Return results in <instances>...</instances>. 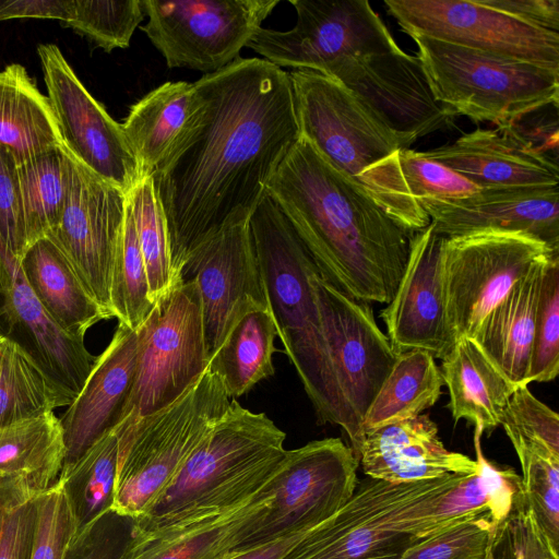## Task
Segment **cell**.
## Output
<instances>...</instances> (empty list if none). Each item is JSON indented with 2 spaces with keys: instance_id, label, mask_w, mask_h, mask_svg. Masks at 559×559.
<instances>
[{
  "instance_id": "6da1fadb",
  "label": "cell",
  "mask_w": 559,
  "mask_h": 559,
  "mask_svg": "<svg viewBox=\"0 0 559 559\" xmlns=\"http://www.w3.org/2000/svg\"><path fill=\"white\" fill-rule=\"evenodd\" d=\"M195 83L202 119L152 177L179 281L193 246L250 217L300 138L289 72L267 60L239 58Z\"/></svg>"
},
{
  "instance_id": "7a4b0ae2",
  "label": "cell",
  "mask_w": 559,
  "mask_h": 559,
  "mask_svg": "<svg viewBox=\"0 0 559 559\" xmlns=\"http://www.w3.org/2000/svg\"><path fill=\"white\" fill-rule=\"evenodd\" d=\"M321 276L362 302L389 304L414 233L300 136L266 187Z\"/></svg>"
},
{
  "instance_id": "3957f363",
  "label": "cell",
  "mask_w": 559,
  "mask_h": 559,
  "mask_svg": "<svg viewBox=\"0 0 559 559\" xmlns=\"http://www.w3.org/2000/svg\"><path fill=\"white\" fill-rule=\"evenodd\" d=\"M485 511L477 472L405 484L367 477L282 559H399L425 537Z\"/></svg>"
},
{
  "instance_id": "277c9868",
  "label": "cell",
  "mask_w": 559,
  "mask_h": 559,
  "mask_svg": "<svg viewBox=\"0 0 559 559\" xmlns=\"http://www.w3.org/2000/svg\"><path fill=\"white\" fill-rule=\"evenodd\" d=\"M286 433L233 399L176 477L138 519L136 537L200 525L249 501L286 453Z\"/></svg>"
},
{
  "instance_id": "5b68a950",
  "label": "cell",
  "mask_w": 559,
  "mask_h": 559,
  "mask_svg": "<svg viewBox=\"0 0 559 559\" xmlns=\"http://www.w3.org/2000/svg\"><path fill=\"white\" fill-rule=\"evenodd\" d=\"M249 227L277 336L321 424L350 433L312 276L320 273L293 224L265 192Z\"/></svg>"
},
{
  "instance_id": "8992f818",
  "label": "cell",
  "mask_w": 559,
  "mask_h": 559,
  "mask_svg": "<svg viewBox=\"0 0 559 559\" xmlns=\"http://www.w3.org/2000/svg\"><path fill=\"white\" fill-rule=\"evenodd\" d=\"M300 136L411 233L430 224L411 194L400 139L338 81L312 70L289 72Z\"/></svg>"
},
{
  "instance_id": "52a82bcc",
  "label": "cell",
  "mask_w": 559,
  "mask_h": 559,
  "mask_svg": "<svg viewBox=\"0 0 559 559\" xmlns=\"http://www.w3.org/2000/svg\"><path fill=\"white\" fill-rule=\"evenodd\" d=\"M230 401L209 365L168 406L139 419L118 437L112 509L138 519L176 477Z\"/></svg>"
},
{
  "instance_id": "ba28073f",
  "label": "cell",
  "mask_w": 559,
  "mask_h": 559,
  "mask_svg": "<svg viewBox=\"0 0 559 559\" xmlns=\"http://www.w3.org/2000/svg\"><path fill=\"white\" fill-rule=\"evenodd\" d=\"M435 98L497 128L558 106L559 70L427 36H412Z\"/></svg>"
},
{
  "instance_id": "9c48e42d",
  "label": "cell",
  "mask_w": 559,
  "mask_h": 559,
  "mask_svg": "<svg viewBox=\"0 0 559 559\" xmlns=\"http://www.w3.org/2000/svg\"><path fill=\"white\" fill-rule=\"evenodd\" d=\"M135 332L134 382L116 429L171 404L210 362L201 297L192 281L162 296Z\"/></svg>"
},
{
  "instance_id": "30bf717a",
  "label": "cell",
  "mask_w": 559,
  "mask_h": 559,
  "mask_svg": "<svg viewBox=\"0 0 559 559\" xmlns=\"http://www.w3.org/2000/svg\"><path fill=\"white\" fill-rule=\"evenodd\" d=\"M359 460L340 438H325L286 450L267 480L272 499L235 547L245 551L326 521L350 498Z\"/></svg>"
},
{
  "instance_id": "8fae6325",
  "label": "cell",
  "mask_w": 559,
  "mask_h": 559,
  "mask_svg": "<svg viewBox=\"0 0 559 559\" xmlns=\"http://www.w3.org/2000/svg\"><path fill=\"white\" fill-rule=\"evenodd\" d=\"M140 26L168 68L211 74L240 58L280 0H141Z\"/></svg>"
},
{
  "instance_id": "7c38bea8",
  "label": "cell",
  "mask_w": 559,
  "mask_h": 559,
  "mask_svg": "<svg viewBox=\"0 0 559 559\" xmlns=\"http://www.w3.org/2000/svg\"><path fill=\"white\" fill-rule=\"evenodd\" d=\"M559 251L520 233L478 231L444 237L445 312L455 342L473 338L485 317L545 255Z\"/></svg>"
},
{
  "instance_id": "4fadbf2b",
  "label": "cell",
  "mask_w": 559,
  "mask_h": 559,
  "mask_svg": "<svg viewBox=\"0 0 559 559\" xmlns=\"http://www.w3.org/2000/svg\"><path fill=\"white\" fill-rule=\"evenodd\" d=\"M297 21L288 31L260 27L247 47L278 68L323 73L346 56L401 48L366 0H289Z\"/></svg>"
},
{
  "instance_id": "5bb4252c",
  "label": "cell",
  "mask_w": 559,
  "mask_h": 559,
  "mask_svg": "<svg viewBox=\"0 0 559 559\" xmlns=\"http://www.w3.org/2000/svg\"><path fill=\"white\" fill-rule=\"evenodd\" d=\"M312 285L350 426V448L358 457L365 415L397 355L376 322L370 304L348 297L320 273L312 276Z\"/></svg>"
},
{
  "instance_id": "9a60e30c",
  "label": "cell",
  "mask_w": 559,
  "mask_h": 559,
  "mask_svg": "<svg viewBox=\"0 0 559 559\" xmlns=\"http://www.w3.org/2000/svg\"><path fill=\"white\" fill-rule=\"evenodd\" d=\"M321 74L348 88L404 148L454 126L456 114L435 98L418 56L402 49L342 57Z\"/></svg>"
},
{
  "instance_id": "2e32d148",
  "label": "cell",
  "mask_w": 559,
  "mask_h": 559,
  "mask_svg": "<svg viewBox=\"0 0 559 559\" xmlns=\"http://www.w3.org/2000/svg\"><path fill=\"white\" fill-rule=\"evenodd\" d=\"M408 36H427L559 70V34L526 24L481 0H385Z\"/></svg>"
},
{
  "instance_id": "e0dca14e",
  "label": "cell",
  "mask_w": 559,
  "mask_h": 559,
  "mask_svg": "<svg viewBox=\"0 0 559 559\" xmlns=\"http://www.w3.org/2000/svg\"><path fill=\"white\" fill-rule=\"evenodd\" d=\"M37 52L63 148L128 194L141 176L121 124L90 94L58 46L41 44Z\"/></svg>"
},
{
  "instance_id": "ac0fdd59",
  "label": "cell",
  "mask_w": 559,
  "mask_h": 559,
  "mask_svg": "<svg viewBox=\"0 0 559 559\" xmlns=\"http://www.w3.org/2000/svg\"><path fill=\"white\" fill-rule=\"evenodd\" d=\"M67 202L47 236L66 255L88 293L112 318L110 283L120 246L127 194L72 158Z\"/></svg>"
},
{
  "instance_id": "d6986e66",
  "label": "cell",
  "mask_w": 559,
  "mask_h": 559,
  "mask_svg": "<svg viewBox=\"0 0 559 559\" xmlns=\"http://www.w3.org/2000/svg\"><path fill=\"white\" fill-rule=\"evenodd\" d=\"M179 277L198 286L210 358L246 305L269 307L249 218L230 223L193 246Z\"/></svg>"
},
{
  "instance_id": "ffe728a7",
  "label": "cell",
  "mask_w": 559,
  "mask_h": 559,
  "mask_svg": "<svg viewBox=\"0 0 559 559\" xmlns=\"http://www.w3.org/2000/svg\"><path fill=\"white\" fill-rule=\"evenodd\" d=\"M443 240L431 222L413 234L402 278L380 313L397 356L421 349L442 359L455 344L445 312Z\"/></svg>"
},
{
  "instance_id": "44dd1931",
  "label": "cell",
  "mask_w": 559,
  "mask_h": 559,
  "mask_svg": "<svg viewBox=\"0 0 559 559\" xmlns=\"http://www.w3.org/2000/svg\"><path fill=\"white\" fill-rule=\"evenodd\" d=\"M419 202L444 237L490 230L520 233L559 250L558 186L479 189L463 199Z\"/></svg>"
},
{
  "instance_id": "7402d4cb",
  "label": "cell",
  "mask_w": 559,
  "mask_h": 559,
  "mask_svg": "<svg viewBox=\"0 0 559 559\" xmlns=\"http://www.w3.org/2000/svg\"><path fill=\"white\" fill-rule=\"evenodd\" d=\"M135 366L136 332L119 323L60 418L66 444L63 467L118 424L132 391Z\"/></svg>"
},
{
  "instance_id": "603a6c76",
  "label": "cell",
  "mask_w": 559,
  "mask_h": 559,
  "mask_svg": "<svg viewBox=\"0 0 559 559\" xmlns=\"http://www.w3.org/2000/svg\"><path fill=\"white\" fill-rule=\"evenodd\" d=\"M479 189L558 186V162L536 152L508 127L476 129L423 152Z\"/></svg>"
},
{
  "instance_id": "cb8c5ba5",
  "label": "cell",
  "mask_w": 559,
  "mask_h": 559,
  "mask_svg": "<svg viewBox=\"0 0 559 559\" xmlns=\"http://www.w3.org/2000/svg\"><path fill=\"white\" fill-rule=\"evenodd\" d=\"M438 432L426 414L374 429L364 436L359 464L367 477L391 484L475 474L476 461L448 450Z\"/></svg>"
},
{
  "instance_id": "d4e9b609",
  "label": "cell",
  "mask_w": 559,
  "mask_h": 559,
  "mask_svg": "<svg viewBox=\"0 0 559 559\" xmlns=\"http://www.w3.org/2000/svg\"><path fill=\"white\" fill-rule=\"evenodd\" d=\"M0 293L2 313L11 325L24 328L49 374L74 397L83 386L96 357L63 331L45 310L29 286L21 260L0 240Z\"/></svg>"
},
{
  "instance_id": "484cf974",
  "label": "cell",
  "mask_w": 559,
  "mask_h": 559,
  "mask_svg": "<svg viewBox=\"0 0 559 559\" xmlns=\"http://www.w3.org/2000/svg\"><path fill=\"white\" fill-rule=\"evenodd\" d=\"M205 99L195 82H166L133 104L120 123L140 176L153 177L199 126Z\"/></svg>"
},
{
  "instance_id": "4316f807",
  "label": "cell",
  "mask_w": 559,
  "mask_h": 559,
  "mask_svg": "<svg viewBox=\"0 0 559 559\" xmlns=\"http://www.w3.org/2000/svg\"><path fill=\"white\" fill-rule=\"evenodd\" d=\"M559 252V251H555ZM551 252L536 261L485 317L473 340L514 384H527L536 310Z\"/></svg>"
},
{
  "instance_id": "83f0119b",
  "label": "cell",
  "mask_w": 559,
  "mask_h": 559,
  "mask_svg": "<svg viewBox=\"0 0 559 559\" xmlns=\"http://www.w3.org/2000/svg\"><path fill=\"white\" fill-rule=\"evenodd\" d=\"M66 444L55 412L0 428V489L37 498L60 478Z\"/></svg>"
},
{
  "instance_id": "f1b7e54d",
  "label": "cell",
  "mask_w": 559,
  "mask_h": 559,
  "mask_svg": "<svg viewBox=\"0 0 559 559\" xmlns=\"http://www.w3.org/2000/svg\"><path fill=\"white\" fill-rule=\"evenodd\" d=\"M441 374L448 388V408L455 421L466 419L489 433L501 425L516 389L469 337L455 342L442 358Z\"/></svg>"
},
{
  "instance_id": "f546056e",
  "label": "cell",
  "mask_w": 559,
  "mask_h": 559,
  "mask_svg": "<svg viewBox=\"0 0 559 559\" xmlns=\"http://www.w3.org/2000/svg\"><path fill=\"white\" fill-rule=\"evenodd\" d=\"M21 264L45 310L71 336L84 340L91 326L109 319L48 237L29 246Z\"/></svg>"
},
{
  "instance_id": "4dcf8cb0",
  "label": "cell",
  "mask_w": 559,
  "mask_h": 559,
  "mask_svg": "<svg viewBox=\"0 0 559 559\" xmlns=\"http://www.w3.org/2000/svg\"><path fill=\"white\" fill-rule=\"evenodd\" d=\"M0 147L17 165L63 147L48 97L19 63L0 71Z\"/></svg>"
},
{
  "instance_id": "1f68e13d",
  "label": "cell",
  "mask_w": 559,
  "mask_h": 559,
  "mask_svg": "<svg viewBox=\"0 0 559 559\" xmlns=\"http://www.w3.org/2000/svg\"><path fill=\"white\" fill-rule=\"evenodd\" d=\"M276 336L269 307L249 302L236 316L209 362L228 397L240 396L274 374Z\"/></svg>"
},
{
  "instance_id": "d6a6232c",
  "label": "cell",
  "mask_w": 559,
  "mask_h": 559,
  "mask_svg": "<svg viewBox=\"0 0 559 559\" xmlns=\"http://www.w3.org/2000/svg\"><path fill=\"white\" fill-rule=\"evenodd\" d=\"M267 483L242 506L200 525L155 537H136L131 559H225L264 513Z\"/></svg>"
},
{
  "instance_id": "836d02e7",
  "label": "cell",
  "mask_w": 559,
  "mask_h": 559,
  "mask_svg": "<svg viewBox=\"0 0 559 559\" xmlns=\"http://www.w3.org/2000/svg\"><path fill=\"white\" fill-rule=\"evenodd\" d=\"M436 358L411 349L396 357L394 366L370 404L362 433L418 417L436 404L444 385Z\"/></svg>"
},
{
  "instance_id": "e575fe53",
  "label": "cell",
  "mask_w": 559,
  "mask_h": 559,
  "mask_svg": "<svg viewBox=\"0 0 559 559\" xmlns=\"http://www.w3.org/2000/svg\"><path fill=\"white\" fill-rule=\"evenodd\" d=\"M73 399L38 359L0 334V428L68 406Z\"/></svg>"
},
{
  "instance_id": "d590c367",
  "label": "cell",
  "mask_w": 559,
  "mask_h": 559,
  "mask_svg": "<svg viewBox=\"0 0 559 559\" xmlns=\"http://www.w3.org/2000/svg\"><path fill=\"white\" fill-rule=\"evenodd\" d=\"M27 246L47 237L62 215L70 190L72 159L63 147L17 165Z\"/></svg>"
},
{
  "instance_id": "8d00e7d4",
  "label": "cell",
  "mask_w": 559,
  "mask_h": 559,
  "mask_svg": "<svg viewBox=\"0 0 559 559\" xmlns=\"http://www.w3.org/2000/svg\"><path fill=\"white\" fill-rule=\"evenodd\" d=\"M118 461V437L112 428L62 468L59 480L72 504L79 531L112 509Z\"/></svg>"
},
{
  "instance_id": "74e56055",
  "label": "cell",
  "mask_w": 559,
  "mask_h": 559,
  "mask_svg": "<svg viewBox=\"0 0 559 559\" xmlns=\"http://www.w3.org/2000/svg\"><path fill=\"white\" fill-rule=\"evenodd\" d=\"M127 198L154 305L181 282L173 266L165 216L151 177L142 178Z\"/></svg>"
},
{
  "instance_id": "f35d334b",
  "label": "cell",
  "mask_w": 559,
  "mask_h": 559,
  "mask_svg": "<svg viewBox=\"0 0 559 559\" xmlns=\"http://www.w3.org/2000/svg\"><path fill=\"white\" fill-rule=\"evenodd\" d=\"M510 441L521 465L523 495L538 526L559 550V453L536 442Z\"/></svg>"
},
{
  "instance_id": "ab89813d",
  "label": "cell",
  "mask_w": 559,
  "mask_h": 559,
  "mask_svg": "<svg viewBox=\"0 0 559 559\" xmlns=\"http://www.w3.org/2000/svg\"><path fill=\"white\" fill-rule=\"evenodd\" d=\"M110 307L112 317L134 331L154 307L128 198L122 237L111 274Z\"/></svg>"
},
{
  "instance_id": "60d3db41",
  "label": "cell",
  "mask_w": 559,
  "mask_h": 559,
  "mask_svg": "<svg viewBox=\"0 0 559 559\" xmlns=\"http://www.w3.org/2000/svg\"><path fill=\"white\" fill-rule=\"evenodd\" d=\"M144 16L141 0H74L73 14L62 24L110 52L129 47Z\"/></svg>"
},
{
  "instance_id": "b9f144b4",
  "label": "cell",
  "mask_w": 559,
  "mask_h": 559,
  "mask_svg": "<svg viewBox=\"0 0 559 559\" xmlns=\"http://www.w3.org/2000/svg\"><path fill=\"white\" fill-rule=\"evenodd\" d=\"M559 372V252L545 266L536 310L527 383L549 382Z\"/></svg>"
},
{
  "instance_id": "7bdbcfd3",
  "label": "cell",
  "mask_w": 559,
  "mask_h": 559,
  "mask_svg": "<svg viewBox=\"0 0 559 559\" xmlns=\"http://www.w3.org/2000/svg\"><path fill=\"white\" fill-rule=\"evenodd\" d=\"M496 525L485 511L425 537L399 559H485Z\"/></svg>"
},
{
  "instance_id": "ee69618b",
  "label": "cell",
  "mask_w": 559,
  "mask_h": 559,
  "mask_svg": "<svg viewBox=\"0 0 559 559\" xmlns=\"http://www.w3.org/2000/svg\"><path fill=\"white\" fill-rule=\"evenodd\" d=\"M485 559H559L558 549L538 526L523 491L496 525Z\"/></svg>"
},
{
  "instance_id": "f6af8a7d",
  "label": "cell",
  "mask_w": 559,
  "mask_h": 559,
  "mask_svg": "<svg viewBox=\"0 0 559 559\" xmlns=\"http://www.w3.org/2000/svg\"><path fill=\"white\" fill-rule=\"evenodd\" d=\"M135 519L110 510L79 531L63 559H131Z\"/></svg>"
},
{
  "instance_id": "bcb514c9",
  "label": "cell",
  "mask_w": 559,
  "mask_h": 559,
  "mask_svg": "<svg viewBox=\"0 0 559 559\" xmlns=\"http://www.w3.org/2000/svg\"><path fill=\"white\" fill-rule=\"evenodd\" d=\"M37 507L38 525L31 559H63L79 527L60 480L37 497Z\"/></svg>"
},
{
  "instance_id": "7dc6e473",
  "label": "cell",
  "mask_w": 559,
  "mask_h": 559,
  "mask_svg": "<svg viewBox=\"0 0 559 559\" xmlns=\"http://www.w3.org/2000/svg\"><path fill=\"white\" fill-rule=\"evenodd\" d=\"M400 164L406 186L418 202L425 199H463L479 190L455 171L425 156L423 152L401 150Z\"/></svg>"
},
{
  "instance_id": "c3c4849f",
  "label": "cell",
  "mask_w": 559,
  "mask_h": 559,
  "mask_svg": "<svg viewBox=\"0 0 559 559\" xmlns=\"http://www.w3.org/2000/svg\"><path fill=\"white\" fill-rule=\"evenodd\" d=\"M501 426L509 439L546 445L559 453V416L530 391L518 385L503 413Z\"/></svg>"
},
{
  "instance_id": "681fc988",
  "label": "cell",
  "mask_w": 559,
  "mask_h": 559,
  "mask_svg": "<svg viewBox=\"0 0 559 559\" xmlns=\"http://www.w3.org/2000/svg\"><path fill=\"white\" fill-rule=\"evenodd\" d=\"M37 525V498L0 489V559H31Z\"/></svg>"
},
{
  "instance_id": "f907efd6",
  "label": "cell",
  "mask_w": 559,
  "mask_h": 559,
  "mask_svg": "<svg viewBox=\"0 0 559 559\" xmlns=\"http://www.w3.org/2000/svg\"><path fill=\"white\" fill-rule=\"evenodd\" d=\"M0 234L11 252L21 260L28 246L17 164L2 147H0Z\"/></svg>"
},
{
  "instance_id": "816d5d0a",
  "label": "cell",
  "mask_w": 559,
  "mask_h": 559,
  "mask_svg": "<svg viewBox=\"0 0 559 559\" xmlns=\"http://www.w3.org/2000/svg\"><path fill=\"white\" fill-rule=\"evenodd\" d=\"M483 428L475 426L474 448L477 474L481 480L487 499V511L498 524L511 511L516 497L522 491L521 476L511 467H501L488 461L481 450Z\"/></svg>"
},
{
  "instance_id": "f5cc1de1",
  "label": "cell",
  "mask_w": 559,
  "mask_h": 559,
  "mask_svg": "<svg viewBox=\"0 0 559 559\" xmlns=\"http://www.w3.org/2000/svg\"><path fill=\"white\" fill-rule=\"evenodd\" d=\"M534 27L559 34V0H481Z\"/></svg>"
},
{
  "instance_id": "db71d44e",
  "label": "cell",
  "mask_w": 559,
  "mask_h": 559,
  "mask_svg": "<svg viewBox=\"0 0 559 559\" xmlns=\"http://www.w3.org/2000/svg\"><path fill=\"white\" fill-rule=\"evenodd\" d=\"M74 0H0V21L12 19H50L68 22Z\"/></svg>"
},
{
  "instance_id": "11a10c76",
  "label": "cell",
  "mask_w": 559,
  "mask_h": 559,
  "mask_svg": "<svg viewBox=\"0 0 559 559\" xmlns=\"http://www.w3.org/2000/svg\"><path fill=\"white\" fill-rule=\"evenodd\" d=\"M305 533L290 535L245 551L233 552L225 559H282Z\"/></svg>"
}]
</instances>
